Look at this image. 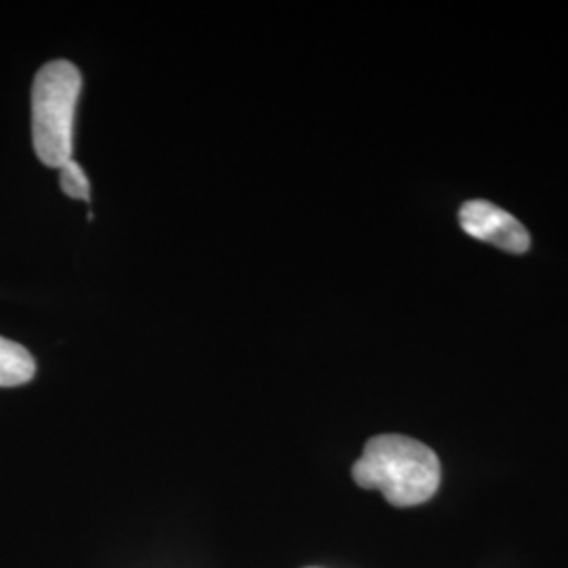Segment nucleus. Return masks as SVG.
Here are the masks:
<instances>
[{
	"instance_id": "4",
	"label": "nucleus",
	"mask_w": 568,
	"mask_h": 568,
	"mask_svg": "<svg viewBox=\"0 0 568 568\" xmlns=\"http://www.w3.org/2000/svg\"><path fill=\"white\" fill-rule=\"evenodd\" d=\"M37 373V363L23 345L0 337V387L28 384Z\"/></svg>"
},
{
	"instance_id": "3",
	"label": "nucleus",
	"mask_w": 568,
	"mask_h": 568,
	"mask_svg": "<svg viewBox=\"0 0 568 568\" xmlns=\"http://www.w3.org/2000/svg\"><path fill=\"white\" fill-rule=\"evenodd\" d=\"M459 224L467 236L493 244L508 253H525L530 246L527 227L508 211L488 201H469L459 211Z\"/></svg>"
},
{
	"instance_id": "1",
	"label": "nucleus",
	"mask_w": 568,
	"mask_h": 568,
	"mask_svg": "<svg viewBox=\"0 0 568 568\" xmlns=\"http://www.w3.org/2000/svg\"><path fill=\"white\" fill-rule=\"evenodd\" d=\"M352 476L358 487L384 493L392 506L413 508L436 495L443 469L438 455L424 443L400 434H384L366 443Z\"/></svg>"
},
{
	"instance_id": "5",
	"label": "nucleus",
	"mask_w": 568,
	"mask_h": 568,
	"mask_svg": "<svg viewBox=\"0 0 568 568\" xmlns=\"http://www.w3.org/2000/svg\"><path fill=\"white\" fill-rule=\"evenodd\" d=\"M60 185L61 190L65 192V196L77 199V201H91V185H89L81 164L77 163L74 159L61 166Z\"/></svg>"
},
{
	"instance_id": "2",
	"label": "nucleus",
	"mask_w": 568,
	"mask_h": 568,
	"mask_svg": "<svg viewBox=\"0 0 568 568\" xmlns=\"http://www.w3.org/2000/svg\"><path fill=\"white\" fill-rule=\"evenodd\" d=\"M81 72L70 61L42 65L32 84V140L47 166L61 169L72 161L74 114L81 95Z\"/></svg>"
}]
</instances>
